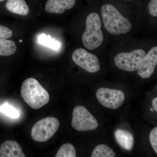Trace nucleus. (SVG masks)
I'll return each instance as SVG.
<instances>
[{
    "label": "nucleus",
    "instance_id": "nucleus-1",
    "mask_svg": "<svg viewBox=\"0 0 157 157\" xmlns=\"http://www.w3.org/2000/svg\"><path fill=\"white\" fill-rule=\"evenodd\" d=\"M21 97L31 108L39 109L48 104L50 96L36 78H27L23 82L21 89Z\"/></svg>",
    "mask_w": 157,
    "mask_h": 157
},
{
    "label": "nucleus",
    "instance_id": "nucleus-2",
    "mask_svg": "<svg viewBox=\"0 0 157 157\" xmlns=\"http://www.w3.org/2000/svg\"><path fill=\"white\" fill-rule=\"evenodd\" d=\"M101 15L105 29L112 35L125 34L132 29L130 21L124 17L116 8L106 4L101 8Z\"/></svg>",
    "mask_w": 157,
    "mask_h": 157
},
{
    "label": "nucleus",
    "instance_id": "nucleus-3",
    "mask_svg": "<svg viewBox=\"0 0 157 157\" xmlns=\"http://www.w3.org/2000/svg\"><path fill=\"white\" fill-rule=\"evenodd\" d=\"M86 26L85 32L82 37V43L87 49H96L101 46L104 41L99 14L94 12L89 14L86 21Z\"/></svg>",
    "mask_w": 157,
    "mask_h": 157
},
{
    "label": "nucleus",
    "instance_id": "nucleus-4",
    "mask_svg": "<svg viewBox=\"0 0 157 157\" xmlns=\"http://www.w3.org/2000/svg\"><path fill=\"white\" fill-rule=\"evenodd\" d=\"M59 126V121L56 118H45L38 121L33 126L31 136L37 142H45L55 135Z\"/></svg>",
    "mask_w": 157,
    "mask_h": 157
},
{
    "label": "nucleus",
    "instance_id": "nucleus-5",
    "mask_svg": "<svg viewBox=\"0 0 157 157\" xmlns=\"http://www.w3.org/2000/svg\"><path fill=\"white\" fill-rule=\"evenodd\" d=\"M71 125L78 132L93 131L98 128V121L86 109L82 106H77L73 109Z\"/></svg>",
    "mask_w": 157,
    "mask_h": 157
},
{
    "label": "nucleus",
    "instance_id": "nucleus-6",
    "mask_svg": "<svg viewBox=\"0 0 157 157\" xmlns=\"http://www.w3.org/2000/svg\"><path fill=\"white\" fill-rule=\"evenodd\" d=\"M146 52L142 49H136L130 52L117 55L114 63L118 68L127 72H134L138 69Z\"/></svg>",
    "mask_w": 157,
    "mask_h": 157
},
{
    "label": "nucleus",
    "instance_id": "nucleus-7",
    "mask_svg": "<svg viewBox=\"0 0 157 157\" xmlns=\"http://www.w3.org/2000/svg\"><path fill=\"white\" fill-rule=\"evenodd\" d=\"M96 97L102 106L112 109L121 107L125 99L124 93L120 90L104 87L97 90Z\"/></svg>",
    "mask_w": 157,
    "mask_h": 157
},
{
    "label": "nucleus",
    "instance_id": "nucleus-8",
    "mask_svg": "<svg viewBox=\"0 0 157 157\" xmlns=\"http://www.w3.org/2000/svg\"><path fill=\"white\" fill-rule=\"evenodd\" d=\"M72 59L75 63L89 73H97L101 68L97 56L83 48H78L74 51Z\"/></svg>",
    "mask_w": 157,
    "mask_h": 157
},
{
    "label": "nucleus",
    "instance_id": "nucleus-9",
    "mask_svg": "<svg viewBox=\"0 0 157 157\" xmlns=\"http://www.w3.org/2000/svg\"><path fill=\"white\" fill-rule=\"evenodd\" d=\"M157 64V47L151 48L142 59L138 69L137 74L143 78H150L154 72Z\"/></svg>",
    "mask_w": 157,
    "mask_h": 157
},
{
    "label": "nucleus",
    "instance_id": "nucleus-10",
    "mask_svg": "<svg viewBox=\"0 0 157 157\" xmlns=\"http://www.w3.org/2000/svg\"><path fill=\"white\" fill-rule=\"evenodd\" d=\"M76 0H48L46 3L45 10L49 13L62 14L65 10L73 8Z\"/></svg>",
    "mask_w": 157,
    "mask_h": 157
},
{
    "label": "nucleus",
    "instance_id": "nucleus-11",
    "mask_svg": "<svg viewBox=\"0 0 157 157\" xmlns=\"http://www.w3.org/2000/svg\"><path fill=\"white\" fill-rule=\"evenodd\" d=\"M19 144L14 140H7L0 146V157H25Z\"/></svg>",
    "mask_w": 157,
    "mask_h": 157
},
{
    "label": "nucleus",
    "instance_id": "nucleus-12",
    "mask_svg": "<svg viewBox=\"0 0 157 157\" xmlns=\"http://www.w3.org/2000/svg\"><path fill=\"white\" fill-rule=\"evenodd\" d=\"M117 143L122 147L128 151L132 150L134 146V137L132 133L124 129H118L115 132Z\"/></svg>",
    "mask_w": 157,
    "mask_h": 157
},
{
    "label": "nucleus",
    "instance_id": "nucleus-13",
    "mask_svg": "<svg viewBox=\"0 0 157 157\" xmlns=\"http://www.w3.org/2000/svg\"><path fill=\"white\" fill-rule=\"evenodd\" d=\"M6 7L11 13L22 16L28 15L29 12V6L25 0H8Z\"/></svg>",
    "mask_w": 157,
    "mask_h": 157
},
{
    "label": "nucleus",
    "instance_id": "nucleus-14",
    "mask_svg": "<svg viewBox=\"0 0 157 157\" xmlns=\"http://www.w3.org/2000/svg\"><path fill=\"white\" fill-rule=\"evenodd\" d=\"M17 46L14 41L0 39V56H10L15 53Z\"/></svg>",
    "mask_w": 157,
    "mask_h": 157
},
{
    "label": "nucleus",
    "instance_id": "nucleus-15",
    "mask_svg": "<svg viewBox=\"0 0 157 157\" xmlns=\"http://www.w3.org/2000/svg\"><path fill=\"white\" fill-rule=\"evenodd\" d=\"M116 154L112 149L106 144L97 145L92 152L91 157H114Z\"/></svg>",
    "mask_w": 157,
    "mask_h": 157
},
{
    "label": "nucleus",
    "instance_id": "nucleus-16",
    "mask_svg": "<svg viewBox=\"0 0 157 157\" xmlns=\"http://www.w3.org/2000/svg\"><path fill=\"white\" fill-rule=\"evenodd\" d=\"M38 41L39 44L55 50H58L61 46L59 42L52 39L50 36H47L44 33L39 35Z\"/></svg>",
    "mask_w": 157,
    "mask_h": 157
},
{
    "label": "nucleus",
    "instance_id": "nucleus-17",
    "mask_svg": "<svg viewBox=\"0 0 157 157\" xmlns=\"http://www.w3.org/2000/svg\"><path fill=\"white\" fill-rule=\"evenodd\" d=\"M55 157H76V150L71 144H65L61 147L56 155Z\"/></svg>",
    "mask_w": 157,
    "mask_h": 157
},
{
    "label": "nucleus",
    "instance_id": "nucleus-18",
    "mask_svg": "<svg viewBox=\"0 0 157 157\" xmlns=\"http://www.w3.org/2000/svg\"><path fill=\"white\" fill-rule=\"evenodd\" d=\"M0 111L7 116L12 118H17L19 116V112L17 109L8 104H4L1 106Z\"/></svg>",
    "mask_w": 157,
    "mask_h": 157
},
{
    "label": "nucleus",
    "instance_id": "nucleus-19",
    "mask_svg": "<svg viewBox=\"0 0 157 157\" xmlns=\"http://www.w3.org/2000/svg\"><path fill=\"white\" fill-rule=\"evenodd\" d=\"M149 140L152 147L157 154V127L151 130L149 135Z\"/></svg>",
    "mask_w": 157,
    "mask_h": 157
},
{
    "label": "nucleus",
    "instance_id": "nucleus-20",
    "mask_svg": "<svg viewBox=\"0 0 157 157\" xmlns=\"http://www.w3.org/2000/svg\"><path fill=\"white\" fill-rule=\"evenodd\" d=\"M12 36V31L5 26L0 25V39L11 38Z\"/></svg>",
    "mask_w": 157,
    "mask_h": 157
},
{
    "label": "nucleus",
    "instance_id": "nucleus-21",
    "mask_svg": "<svg viewBox=\"0 0 157 157\" xmlns=\"http://www.w3.org/2000/svg\"><path fill=\"white\" fill-rule=\"evenodd\" d=\"M150 14L155 17L157 16V0H151L148 5Z\"/></svg>",
    "mask_w": 157,
    "mask_h": 157
},
{
    "label": "nucleus",
    "instance_id": "nucleus-22",
    "mask_svg": "<svg viewBox=\"0 0 157 157\" xmlns=\"http://www.w3.org/2000/svg\"><path fill=\"white\" fill-rule=\"evenodd\" d=\"M152 105L153 109L156 112H157V98H154L152 102Z\"/></svg>",
    "mask_w": 157,
    "mask_h": 157
},
{
    "label": "nucleus",
    "instance_id": "nucleus-23",
    "mask_svg": "<svg viewBox=\"0 0 157 157\" xmlns=\"http://www.w3.org/2000/svg\"><path fill=\"white\" fill-rule=\"evenodd\" d=\"M5 0H0V2H3V1H5Z\"/></svg>",
    "mask_w": 157,
    "mask_h": 157
},
{
    "label": "nucleus",
    "instance_id": "nucleus-24",
    "mask_svg": "<svg viewBox=\"0 0 157 157\" xmlns=\"http://www.w3.org/2000/svg\"><path fill=\"white\" fill-rule=\"evenodd\" d=\"M20 42H22V41L21 40H19Z\"/></svg>",
    "mask_w": 157,
    "mask_h": 157
},
{
    "label": "nucleus",
    "instance_id": "nucleus-25",
    "mask_svg": "<svg viewBox=\"0 0 157 157\" xmlns=\"http://www.w3.org/2000/svg\"><path fill=\"white\" fill-rule=\"evenodd\" d=\"M151 109V111H153V109H151V108H150Z\"/></svg>",
    "mask_w": 157,
    "mask_h": 157
},
{
    "label": "nucleus",
    "instance_id": "nucleus-26",
    "mask_svg": "<svg viewBox=\"0 0 157 157\" xmlns=\"http://www.w3.org/2000/svg\"><path fill=\"white\" fill-rule=\"evenodd\" d=\"M128 1H131V0H128Z\"/></svg>",
    "mask_w": 157,
    "mask_h": 157
}]
</instances>
